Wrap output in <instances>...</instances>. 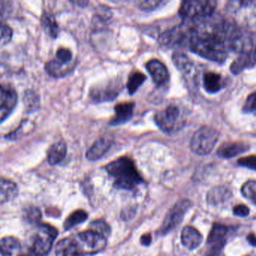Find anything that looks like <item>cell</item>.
I'll return each instance as SVG.
<instances>
[{
    "mask_svg": "<svg viewBox=\"0 0 256 256\" xmlns=\"http://www.w3.org/2000/svg\"><path fill=\"white\" fill-rule=\"evenodd\" d=\"M152 241V238H151L150 234H145L142 235L140 239V244L143 246H149Z\"/></svg>",
    "mask_w": 256,
    "mask_h": 256,
    "instance_id": "b9f144b4",
    "label": "cell"
},
{
    "mask_svg": "<svg viewBox=\"0 0 256 256\" xmlns=\"http://www.w3.org/2000/svg\"><path fill=\"white\" fill-rule=\"evenodd\" d=\"M122 90V82L113 79L92 86L90 90V98L96 103L112 102L118 98Z\"/></svg>",
    "mask_w": 256,
    "mask_h": 256,
    "instance_id": "ba28073f",
    "label": "cell"
},
{
    "mask_svg": "<svg viewBox=\"0 0 256 256\" xmlns=\"http://www.w3.org/2000/svg\"><path fill=\"white\" fill-rule=\"evenodd\" d=\"M226 11L228 16L238 26H256V2L254 1H230L226 5Z\"/></svg>",
    "mask_w": 256,
    "mask_h": 256,
    "instance_id": "277c9868",
    "label": "cell"
},
{
    "mask_svg": "<svg viewBox=\"0 0 256 256\" xmlns=\"http://www.w3.org/2000/svg\"><path fill=\"white\" fill-rule=\"evenodd\" d=\"M190 206H191V202L186 199L176 202L168 212L162 224L158 230V234H167L176 226H179L184 220L186 212L190 209Z\"/></svg>",
    "mask_w": 256,
    "mask_h": 256,
    "instance_id": "8fae6325",
    "label": "cell"
},
{
    "mask_svg": "<svg viewBox=\"0 0 256 256\" xmlns=\"http://www.w3.org/2000/svg\"><path fill=\"white\" fill-rule=\"evenodd\" d=\"M88 215L84 210H77L70 214L64 222V228L66 230H70L77 224H82L88 220Z\"/></svg>",
    "mask_w": 256,
    "mask_h": 256,
    "instance_id": "4dcf8cb0",
    "label": "cell"
},
{
    "mask_svg": "<svg viewBox=\"0 0 256 256\" xmlns=\"http://www.w3.org/2000/svg\"><path fill=\"white\" fill-rule=\"evenodd\" d=\"M216 5L215 1H184L180 7L179 14L184 18H204L212 16Z\"/></svg>",
    "mask_w": 256,
    "mask_h": 256,
    "instance_id": "9c48e42d",
    "label": "cell"
},
{
    "mask_svg": "<svg viewBox=\"0 0 256 256\" xmlns=\"http://www.w3.org/2000/svg\"><path fill=\"white\" fill-rule=\"evenodd\" d=\"M146 79V76L140 72L136 71L132 72L130 76H128L126 84L128 94L133 95V94H136L139 88L144 83Z\"/></svg>",
    "mask_w": 256,
    "mask_h": 256,
    "instance_id": "f1b7e54d",
    "label": "cell"
},
{
    "mask_svg": "<svg viewBox=\"0 0 256 256\" xmlns=\"http://www.w3.org/2000/svg\"><path fill=\"white\" fill-rule=\"evenodd\" d=\"M190 48L192 52L209 60L222 62L228 58L226 44L204 26L196 28Z\"/></svg>",
    "mask_w": 256,
    "mask_h": 256,
    "instance_id": "6da1fadb",
    "label": "cell"
},
{
    "mask_svg": "<svg viewBox=\"0 0 256 256\" xmlns=\"http://www.w3.org/2000/svg\"><path fill=\"white\" fill-rule=\"evenodd\" d=\"M110 8L106 6H100L96 12V17L101 20H107L112 16Z\"/></svg>",
    "mask_w": 256,
    "mask_h": 256,
    "instance_id": "ab89813d",
    "label": "cell"
},
{
    "mask_svg": "<svg viewBox=\"0 0 256 256\" xmlns=\"http://www.w3.org/2000/svg\"><path fill=\"white\" fill-rule=\"evenodd\" d=\"M113 138L109 136H102L97 139L86 152V158L89 161H96L106 155L113 146Z\"/></svg>",
    "mask_w": 256,
    "mask_h": 256,
    "instance_id": "5bb4252c",
    "label": "cell"
},
{
    "mask_svg": "<svg viewBox=\"0 0 256 256\" xmlns=\"http://www.w3.org/2000/svg\"><path fill=\"white\" fill-rule=\"evenodd\" d=\"M104 169L114 178L115 188L133 190L144 182L134 161L130 157H120L106 164Z\"/></svg>",
    "mask_w": 256,
    "mask_h": 256,
    "instance_id": "7a4b0ae2",
    "label": "cell"
},
{
    "mask_svg": "<svg viewBox=\"0 0 256 256\" xmlns=\"http://www.w3.org/2000/svg\"><path fill=\"white\" fill-rule=\"evenodd\" d=\"M56 256H83L74 236L61 240L56 246Z\"/></svg>",
    "mask_w": 256,
    "mask_h": 256,
    "instance_id": "ac0fdd59",
    "label": "cell"
},
{
    "mask_svg": "<svg viewBox=\"0 0 256 256\" xmlns=\"http://www.w3.org/2000/svg\"><path fill=\"white\" fill-rule=\"evenodd\" d=\"M240 166L256 170V156L242 157L238 161Z\"/></svg>",
    "mask_w": 256,
    "mask_h": 256,
    "instance_id": "74e56055",
    "label": "cell"
},
{
    "mask_svg": "<svg viewBox=\"0 0 256 256\" xmlns=\"http://www.w3.org/2000/svg\"><path fill=\"white\" fill-rule=\"evenodd\" d=\"M256 256V254H254V256Z\"/></svg>",
    "mask_w": 256,
    "mask_h": 256,
    "instance_id": "ee69618b",
    "label": "cell"
},
{
    "mask_svg": "<svg viewBox=\"0 0 256 256\" xmlns=\"http://www.w3.org/2000/svg\"><path fill=\"white\" fill-rule=\"evenodd\" d=\"M24 218L28 222L38 226L42 218V214L38 208L31 206L25 211Z\"/></svg>",
    "mask_w": 256,
    "mask_h": 256,
    "instance_id": "836d02e7",
    "label": "cell"
},
{
    "mask_svg": "<svg viewBox=\"0 0 256 256\" xmlns=\"http://www.w3.org/2000/svg\"><path fill=\"white\" fill-rule=\"evenodd\" d=\"M20 240L14 236H4L0 242V251L2 256H13L22 250Z\"/></svg>",
    "mask_w": 256,
    "mask_h": 256,
    "instance_id": "d4e9b609",
    "label": "cell"
},
{
    "mask_svg": "<svg viewBox=\"0 0 256 256\" xmlns=\"http://www.w3.org/2000/svg\"><path fill=\"white\" fill-rule=\"evenodd\" d=\"M241 192L246 198L256 205V181H247L241 188Z\"/></svg>",
    "mask_w": 256,
    "mask_h": 256,
    "instance_id": "1f68e13d",
    "label": "cell"
},
{
    "mask_svg": "<svg viewBox=\"0 0 256 256\" xmlns=\"http://www.w3.org/2000/svg\"><path fill=\"white\" fill-rule=\"evenodd\" d=\"M194 31L196 28L194 26L182 24L164 32L160 37V43L168 47L184 46L186 44L190 46Z\"/></svg>",
    "mask_w": 256,
    "mask_h": 256,
    "instance_id": "30bf717a",
    "label": "cell"
},
{
    "mask_svg": "<svg viewBox=\"0 0 256 256\" xmlns=\"http://www.w3.org/2000/svg\"><path fill=\"white\" fill-rule=\"evenodd\" d=\"M145 67L156 84H164L168 80V70L164 64L158 60H150L146 62Z\"/></svg>",
    "mask_w": 256,
    "mask_h": 256,
    "instance_id": "2e32d148",
    "label": "cell"
},
{
    "mask_svg": "<svg viewBox=\"0 0 256 256\" xmlns=\"http://www.w3.org/2000/svg\"><path fill=\"white\" fill-rule=\"evenodd\" d=\"M162 4V1H156V0L142 1V2H138V6L142 11H152V10L156 8Z\"/></svg>",
    "mask_w": 256,
    "mask_h": 256,
    "instance_id": "f35d334b",
    "label": "cell"
},
{
    "mask_svg": "<svg viewBox=\"0 0 256 256\" xmlns=\"http://www.w3.org/2000/svg\"><path fill=\"white\" fill-rule=\"evenodd\" d=\"M58 234V230L53 226L38 224L17 256H47Z\"/></svg>",
    "mask_w": 256,
    "mask_h": 256,
    "instance_id": "3957f363",
    "label": "cell"
},
{
    "mask_svg": "<svg viewBox=\"0 0 256 256\" xmlns=\"http://www.w3.org/2000/svg\"><path fill=\"white\" fill-rule=\"evenodd\" d=\"M154 120L158 128L166 133L174 132L184 125L180 110L175 104H170L157 112Z\"/></svg>",
    "mask_w": 256,
    "mask_h": 256,
    "instance_id": "52a82bcc",
    "label": "cell"
},
{
    "mask_svg": "<svg viewBox=\"0 0 256 256\" xmlns=\"http://www.w3.org/2000/svg\"><path fill=\"white\" fill-rule=\"evenodd\" d=\"M24 104L28 113L36 112L40 107V96L32 90H28L24 94Z\"/></svg>",
    "mask_w": 256,
    "mask_h": 256,
    "instance_id": "f546056e",
    "label": "cell"
},
{
    "mask_svg": "<svg viewBox=\"0 0 256 256\" xmlns=\"http://www.w3.org/2000/svg\"><path fill=\"white\" fill-rule=\"evenodd\" d=\"M242 110L244 113H256V92H252L247 97Z\"/></svg>",
    "mask_w": 256,
    "mask_h": 256,
    "instance_id": "d590c367",
    "label": "cell"
},
{
    "mask_svg": "<svg viewBox=\"0 0 256 256\" xmlns=\"http://www.w3.org/2000/svg\"><path fill=\"white\" fill-rule=\"evenodd\" d=\"M204 88L206 92L215 94L223 86L222 78L220 74L212 72H205L203 76Z\"/></svg>",
    "mask_w": 256,
    "mask_h": 256,
    "instance_id": "cb8c5ba5",
    "label": "cell"
},
{
    "mask_svg": "<svg viewBox=\"0 0 256 256\" xmlns=\"http://www.w3.org/2000/svg\"><path fill=\"white\" fill-rule=\"evenodd\" d=\"M256 65V48L240 54L239 56L232 62L230 70L234 74H240L246 68H251Z\"/></svg>",
    "mask_w": 256,
    "mask_h": 256,
    "instance_id": "e0dca14e",
    "label": "cell"
},
{
    "mask_svg": "<svg viewBox=\"0 0 256 256\" xmlns=\"http://www.w3.org/2000/svg\"><path fill=\"white\" fill-rule=\"evenodd\" d=\"M248 148L250 146L244 142H227L218 148L217 154L222 158H232L248 150Z\"/></svg>",
    "mask_w": 256,
    "mask_h": 256,
    "instance_id": "44dd1931",
    "label": "cell"
},
{
    "mask_svg": "<svg viewBox=\"0 0 256 256\" xmlns=\"http://www.w3.org/2000/svg\"><path fill=\"white\" fill-rule=\"evenodd\" d=\"M136 104L133 102L118 103L114 106L115 116L110 120L109 125L116 126L128 122L132 118Z\"/></svg>",
    "mask_w": 256,
    "mask_h": 256,
    "instance_id": "9a60e30c",
    "label": "cell"
},
{
    "mask_svg": "<svg viewBox=\"0 0 256 256\" xmlns=\"http://www.w3.org/2000/svg\"><path fill=\"white\" fill-rule=\"evenodd\" d=\"M218 132L210 126L199 128L192 138L190 148L197 155L204 156L210 154L218 142Z\"/></svg>",
    "mask_w": 256,
    "mask_h": 256,
    "instance_id": "5b68a950",
    "label": "cell"
},
{
    "mask_svg": "<svg viewBox=\"0 0 256 256\" xmlns=\"http://www.w3.org/2000/svg\"><path fill=\"white\" fill-rule=\"evenodd\" d=\"M174 64L176 68L184 73H190L192 68V62L186 54L180 52H175L172 56Z\"/></svg>",
    "mask_w": 256,
    "mask_h": 256,
    "instance_id": "83f0119b",
    "label": "cell"
},
{
    "mask_svg": "<svg viewBox=\"0 0 256 256\" xmlns=\"http://www.w3.org/2000/svg\"><path fill=\"white\" fill-rule=\"evenodd\" d=\"M42 26L49 36L56 38L59 35L60 28L54 16L48 12H43L41 17Z\"/></svg>",
    "mask_w": 256,
    "mask_h": 256,
    "instance_id": "484cf974",
    "label": "cell"
},
{
    "mask_svg": "<svg viewBox=\"0 0 256 256\" xmlns=\"http://www.w3.org/2000/svg\"><path fill=\"white\" fill-rule=\"evenodd\" d=\"M90 228L92 230H96V232L104 235L106 238H108L110 232H112L110 226L106 222L101 220H95V221L92 222L91 224H90Z\"/></svg>",
    "mask_w": 256,
    "mask_h": 256,
    "instance_id": "d6a6232c",
    "label": "cell"
},
{
    "mask_svg": "<svg viewBox=\"0 0 256 256\" xmlns=\"http://www.w3.org/2000/svg\"><path fill=\"white\" fill-rule=\"evenodd\" d=\"M230 191L224 187H216L212 188L206 196L209 203L212 204H217L224 202V200H228L230 197Z\"/></svg>",
    "mask_w": 256,
    "mask_h": 256,
    "instance_id": "4316f807",
    "label": "cell"
},
{
    "mask_svg": "<svg viewBox=\"0 0 256 256\" xmlns=\"http://www.w3.org/2000/svg\"><path fill=\"white\" fill-rule=\"evenodd\" d=\"M13 31L7 24H1V46H4L11 41L12 38Z\"/></svg>",
    "mask_w": 256,
    "mask_h": 256,
    "instance_id": "8d00e7d4",
    "label": "cell"
},
{
    "mask_svg": "<svg viewBox=\"0 0 256 256\" xmlns=\"http://www.w3.org/2000/svg\"><path fill=\"white\" fill-rule=\"evenodd\" d=\"M74 238L83 256L97 254L107 245V238L92 229L80 232Z\"/></svg>",
    "mask_w": 256,
    "mask_h": 256,
    "instance_id": "8992f818",
    "label": "cell"
},
{
    "mask_svg": "<svg viewBox=\"0 0 256 256\" xmlns=\"http://www.w3.org/2000/svg\"><path fill=\"white\" fill-rule=\"evenodd\" d=\"M202 235L200 232L192 226H186L181 232V241L182 245L188 250H192L197 248L202 244Z\"/></svg>",
    "mask_w": 256,
    "mask_h": 256,
    "instance_id": "ffe728a7",
    "label": "cell"
},
{
    "mask_svg": "<svg viewBox=\"0 0 256 256\" xmlns=\"http://www.w3.org/2000/svg\"><path fill=\"white\" fill-rule=\"evenodd\" d=\"M18 103V94L10 86L1 85L0 91V120L4 122L12 113Z\"/></svg>",
    "mask_w": 256,
    "mask_h": 256,
    "instance_id": "4fadbf2b",
    "label": "cell"
},
{
    "mask_svg": "<svg viewBox=\"0 0 256 256\" xmlns=\"http://www.w3.org/2000/svg\"><path fill=\"white\" fill-rule=\"evenodd\" d=\"M247 240H248V242H250L251 245L254 246H256V236L253 234H250L248 235L247 236Z\"/></svg>",
    "mask_w": 256,
    "mask_h": 256,
    "instance_id": "7bdbcfd3",
    "label": "cell"
},
{
    "mask_svg": "<svg viewBox=\"0 0 256 256\" xmlns=\"http://www.w3.org/2000/svg\"><path fill=\"white\" fill-rule=\"evenodd\" d=\"M0 185H1L0 202L2 204L17 197L18 194V188L14 182L2 178Z\"/></svg>",
    "mask_w": 256,
    "mask_h": 256,
    "instance_id": "603a6c76",
    "label": "cell"
},
{
    "mask_svg": "<svg viewBox=\"0 0 256 256\" xmlns=\"http://www.w3.org/2000/svg\"><path fill=\"white\" fill-rule=\"evenodd\" d=\"M234 214L240 217H246L250 214V209L244 204H238L234 208Z\"/></svg>",
    "mask_w": 256,
    "mask_h": 256,
    "instance_id": "60d3db41",
    "label": "cell"
},
{
    "mask_svg": "<svg viewBox=\"0 0 256 256\" xmlns=\"http://www.w3.org/2000/svg\"><path fill=\"white\" fill-rule=\"evenodd\" d=\"M228 228L220 224H214L208 238V251L206 256H218L226 245Z\"/></svg>",
    "mask_w": 256,
    "mask_h": 256,
    "instance_id": "7c38bea8",
    "label": "cell"
},
{
    "mask_svg": "<svg viewBox=\"0 0 256 256\" xmlns=\"http://www.w3.org/2000/svg\"><path fill=\"white\" fill-rule=\"evenodd\" d=\"M55 58L64 64H72L73 55L70 49L61 47L56 50Z\"/></svg>",
    "mask_w": 256,
    "mask_h": 256,
    "instance_id": "e575fe53",
    "label": "cell"
},
{
    "mask_svg": "<svg viewBox=\"0 0 256 256\" xmlns=\"http://www.w3.org/2000/svg\"><path fill=\"white\" fill-rule=\"evenodd\" d=\"M74 67L72 64H66L54 58L46 62L44 65V70L50 77L60 78L66 76L68 73L72 72Z\"/></svg>",
    "mask_w": 256,
    "mask_h": 256,
    "instance_id": "d6986e66",
    "label": "cell"
},
{
    "mask_svg": "<svg viewBox=\"0 0 256 256\" xmlns=\"http://www.w3.org/2000/svg\"><path fill=\"white\" fill-rule=\"evenodd\" d=\"M67 154L66 144L64 140H58L50 145L47 152V160L52 166L60 163Z\"/></svg>",
    "mask_w": 256,
    "mask_h": 256,
    "instance_id": "7402d4cb",
    "label": "cell"
}]
</instances>
